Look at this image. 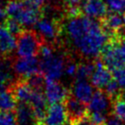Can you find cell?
Returning <instances> with one entry per match:
<instances>
[{"mask_svg":"<svg viewBox=\"0 0 125 125\" xmlns=\"http://www.w3.org/2000/svg\"><path fill=\"white\" fill-rule=\"evenodd\" d=\"M47 99L42 93L40 90H34L32 94V97L30 101V105L34 111L35 117L39 122H42L43 119L46 115L47 111Z\"/></svg>","mask_w":125,"mask_h":125,"instance_id":"cell-16","label":"cell"},{"mask_svg":"<svg viewBox=\"0 0 125 125\" xmlns=\"http://www.w3.org/2000/svg\"><path fill=\"white\" fill-rule=\"evenodd\" d=\"M42 43L38 34L33 31H25L19 35L17 40L16 51L20 58L34 57L41 50Z\"/></svg>","mask_w":125,"mask_h":125,"instance_id":"cell-5","label":"cell"},{"mask_svg":"<svg viewBox=\"0 0 125 125\" xmlns=\"http://www.w3.org/2000/svg\"><path fill=\"white\" fill-rule=\"evenodd\" d=\"M81 10L86 17L98 20L106 17L108 7L104 0H82Z\"/></svg>","mask_w":125,"mask_h":125,"instance_id":"cell-10","label":"cell"},{"mask_svg":"<svg viewBox=\"0 0 125 125\" xmlns=\"http://www.w3.org/2000/svg\"><path fill=\"white\" fill-rule=\"evenodd\" d=\"M67 118L65 105L62 103L52 104L47 109L46 115L42 123V125H64Z\"/></svg>","mask_w":125,"mask_h":125,"instance_id":"cell-9","label":"cell"},{"mask_svg":"<svg viewBox=\"0 0 125 125\" xmlns=\"http://www.w3.org/2000/svg\"><path fill=\"white\" fill-rule=\"evenodd\" d=\"M7 14L22 27L35 26L40 20L39 5L33 0H11L6 7Z\"/></svg>","mask_w":125,"mask_h":125,"instance_id":"cell-3","label":"cell"},{"mask_svg":"<svg viewBox=\"0 0 125 125\" xmlns=\"http://www.w3.org/2000/svg\"><path fill=\"white\" fill-rule=\"evenodd\" d=\"M29 85L33 88L34 90H40L42 91V88H44V85H45V81L42 75L39 74H35L33 76L29 78Z\"/></svg>","mask_w":125,"mask_h":125,"instance_id":"cell-24","label":"cell"},{"mask_svg":"<svg viewBox=\"0 0 125 125\" xmlns=\"http://www.w3.org/2000/svg\"><path fill=\"white\" fill-rule=\"evenodd\" d=\"M112 76L121 88H125V67L113 70Z\"/></svg>","mask_w":125,"mask_h":125,"instance_id":"cell-25","label":"cell"},{"mask_svg":"<svg viewBox=\"0 0 125 125\" xmlns=\"http://www.w3.org/2000/svg\"><path fill=\"white\" fill-rule=\"evenodd\" d=\"M0 125H17L15 114L0 111Z\"/></svg>","mask_w":125,"mask_h":125,"instance_id":"cell-26","label":"cell"},{"mask_svg":"<svg viewBox=\"0 0 125 125\" xmlns=\"http://www.w3.org/2000/svg\"><path fill=\"white\" fill-rule=\"evenodd\" d=\"M87 104L90 121L96 125H105L107 116L111 107L109 95L99 90L95 91Z\"/></svg>","mask_w":125,"mask_h":125,"instance_id":"cell-4","label":"cell"},{"mask_svg":"<svg viewBox=\"0 0 125 125\" xmlns=\"http://www.w3.org/2000/svg\"><path fill=\"white\" fill-rule=\"evenodd\" d=\"M17 40L7 27L0 25V52L9 53L16 49Z\"/></svg>","mask_w":125,"mask_h":125,"instance_id":"cell-17","label":"cell"},{"mask_svg":"<svg viewBox=\"0 0 125 125\" xmlns=\"http://www.w3.org/2000/svg\"><path fill=\"white\" fill-rule=\"evenodd\" d=\"M17 125H36L37 119L31 106L28 103H20L15 109Z\"/></svg>","mask_w":125,"mask_h":125,"instance_id":"cell-15","label":"cell"},{"mask_svg":"<svg viewBox=\"0 0 125 125\" xmlns=\"http://www.w3.org/2000/svg\"><path fill=\"white\" fill-rule=\"evenodd\" d=\"M120 86L118 85V83L112 79L110 82L108 84V86L105 87V92L109 97H115L119 94V91H120Z\"/></svg>","mask_w":125,"mask_h":125,"instance_id":"cell-28","label":"cell"},{"mask_svg":"<svg viewBox=\"0 0 125 125\" xmlns=\"http://www.w3.org/2000/svg\"><path fill=\"white\" fill-rule=\"evenodd\" d=\"M40 67L47 80L58 81L64 74L66 60L64 55L57 52L49 45H42L40 50Z\"/></svg>","mask_w":125,"mask_h":125,"instance_id":"cell-2","label":"cell"},{"mask_svg":"<svg viewBox=\"0 0 125 125\" xmlns=\"http://www.w3.org/2000/svg\"><path fill=\"white\" fill-rule=\"evenodd\" d=\"M35 30L42 38L46 40L47 42H54L57 39L59 34V29L57 24L49 18L40 19L36 23Z\"/></svg>","mask_w":125,"mask_h":125,"instance_id":"cell-11","label":"cell"},{"mask_svg":"<svg viewBox=\"0 0 125 125\" xmlns=\"http://www.w3.org/2000/svg\"><path fill=\"white\" fill-rule=\"evenodd\" d=\"M117 44H118V46H119V48L121 49V51H122V52L125 54V39L121 40L120 42H118Z\"/></svg>","mask_w":125,"mask_h":125,"instance_id":"cell-32","label":"cell"},{"mask_svg":"<svg viewBox=\"0 0 125 125\" xmlns=\"http://www.w3.org/2000/svg\"><path fill=\"white\" fill-rule=\"evenodd\" d=\"M64 31L71 45L86 58L98 57L108 44V31L96 20L86 16L70 17Z\"/></svg>","mask_w":125,"mask_h":125,"instance_id":"cell-1","label":"cell"},{"mask_svg":"<svg viewBox=\"0 0 125 125\" xmlns=\"http://www.w3.org/2000/svg\"><path fill=\"white\" fill-rule=\"evenodd\" d=\"M13 69L16 74L22 77L30 78L39 73L41 70L40 60L34 57L19 58L13 63Z\"/></svg>","mask_w":125,"mask_h":125,"instance_id":"cell-7","label":"cell"},{"mask_svg":"<svg viewBox=\"0 0 125 125\" xmlns=\"http://www.w3.org/2000/svg\"><path fill=\"white\" fill-rule=\"evenodd\" d=\"M123 99L125 100V92H124V94H123Z\"/></svg>","mask_w":125,"mask_h":125,"instance_id":"cell-38","label":"cell"},{"mask_svg":"<svg viewBox=\"0 0 125 125\" xmlns=\"http://www.w3.org/2000/svg\"><path fill=\"white\" fill-rule=\"evenodd\" d=\"M104 25L106 30L109 32H116L122 30L125 26V15L123 13L113 12L112 14L106 17Z\"/></svg>","mask_w":125,"mask_h":125,"instance_id":"cell-18","label":"cell"},{"mask_svg":"<svg viewBox=\"0 0 125 125\" xmlns=\"http://www.w3.org/2000/svg\"><path fill=\"white\" fill-rule=\"evenodd\" d=\"M73 125H96V124H94L90 120H87V119L85 118V119H83L80 121H78V122H76V123H74Z\"/></svg>","mask_w":125,"mask_h":125,"instance_id":"cell-31","label":"cell"},{"mask_svg":"<svg viewBox=\"0 0 125 125\" xmlns=\"http://www.w3.org/2000/svg\"><path fill=\"white\" fill-rule=\"evenodd\" d=\"M6 1H8V0H0V2H6Z\"/></svg>","mask_w":125,"mask_h":125,"instance_id":"cell-37","label":"cell"},{"mask_svg":"<svg viewBox=\"0 0 125 125\" xmlns=\"http://www.w3.org/2000/svg\"><path fill=\"white\" fill-rule=\"evenodd\" d=\"M77 65L74 62H67L65 65V70H64V74L67 76H75L76 72H77Z\"/></svg>","mask_w":125,"mask_h":125,"instance_id":"cell-29","label":"cell"},{"mask_svg":"<svg viewBox=\"0 0 125 125\" xmlns=\"http://www.w3.org/2000/svg\"><path fill=\"white\" fill-rule=\"evenodd\" d=\"M33 92L34 89L29 85V83L24 82L18 83L14 86L13 90V94L18 101L20 103H28V104H30Z\"/></svg>","mask_w":125,"mask_h":125,"instance_id":"cell-19","label":"cell"},{"mask_svg":"<svg viewBox=\"0 0 125 125\" xmlns=\"http://www.w3.org/2000/svg\"><path fill=\"white\" fill-rule=\"evenodd\" d=\"M65 108L68 119L70 120L72 125L85 119L87 113V108L86 107L85 103L79 101L74 98L67 99L65 102Z\"/></svg>","mask_w":125,"mask_h":125,"instance_id":"cell-13","label":"cell"},{"mask_svg":"<svg viewBox=\"0 0 125 125\" xmlns=\"http://www.w3.org/2000/svg\"><path fill=\"white\" fill-rule=\"evenodd\" d=\"M17 99L13 92L8 90H0V111L11 112L17 108Z\"/></svg>","mask_w":125,"mask_h":125,"instance_id":"cell-20","label":"cell"},{"mask_svg":"<svg viewBox=\"0 0 125 125\" xmlns=\"http://www.w3.org/2000/svg\"><path fill=\"white\" fill-rule=\"evenodd\" d=\"M101 54L102 62L109 70L125 67V54L119 48L117 42L107 44Z\"/></svg>","mask_w":125,"mask_h":125,"instance_id":"cell-6","label":"cell"},{"mask_svg":"<svg viewBox=\"0 0 125 125\" xmlns=\"http://www.w3.org/2000/svg\"><path fill=\"white\" fill-rule=\"evenodd\" d=\"M43 90L47 102L51 105L62 103L67 98V89L58 81L46 79Z\"/></svg>","mask_w":125,"mask_h":125,"instance_id":"cell-8","label":"cell"},{"mask_svg":"<svg viewBox=\"0 0 125 125\" xmlns=\"http://www.w3.org/2000/svg\"><path fill=\"white\" fill-rule=\"evenodd\" d=\"M6 27L8 28V30L10 32H11L13 35H16V34H19L20 35V33L22 32V26L20 25L18 21H16L15 20H10L7 21V26Z\"/></svg>","mask_w":125,"mask_h":125,"instance_id":"cell-27","label":"cell"},{"mask_svg":"<svg viewBox=\"0 0 125 125\" xmlns=\"http://www.w3.org/2000/svg\"><path fill=\"white\" fill-rule=\"evenodd\" d=\"M104 2L112 12H125V0H104Z\"/></svg>","mask_w":125,"mask_h":125,"instance_id":"cell-23","label":"cell"},{"mask_svg":"<svg viewBox=\"0 0 125 125\" xmlns=\"http://www.w3.org/2000/svg\"><path fill=\"white\" fill-rule=\"evenodd\" d=\"M105 125H125L123 121H121V120H119L117 118L112 117L109 118V120H107Z\"/></svg>","mask_w":125,"mask_h":125,"instance_id":"cell-30","label":"cell"},{"mask_svg":"<svg viewBox=\"0 0 125 125\" xmlns=\"http://www.w3.org/2000/svg\"><path fill=\"white\" fill-rule=\"evenodd\" d=\"M7 85H8V84H7V83H6V81H5L4 79L2 78V76L0 75V90L4 89V87L7 86Z\"/></svg>","mask_w":125,"mask_h":125,"instance_id":"cell-33","label":"cell"},{"mask_svg":"<svg viewBox=\"0 0 125 125\" xmlns=\"http://www.w3.org/2000/svg\"><path fill=\"white\" fill-rule=\"evenodd\" d=\"M35 3H37L38 5H42V4H44V3H46L48 1H50V0H33Z\"/></svg>","mask_w":125,"mask_h":125,"instance_id":"cell-34","label":"cell"},{"mask_svg":"<svg viewBox=\"0 0 125 125\" xmlns=\"http://www.w3.org/2000/svg\"><path fill=\"white\" fill-rule=\"evenodd\" d=\"M72 93L74 98L87 104L94 94L93 85L87 80L76 79L72 87Z\"/></svg>","mask_w":125,"mask_h":125,"instance_id":"cell-14","label":"cell"},{"mask_svg":"<svg viewBox=\"0 0 125 125\" xmlns=\"http://www.w3.org/2000/svg\"><path fill=\"white\" fill-rule=\"evenodd\" d=\"M112 74L109 72V69L103 63V62L98 61L95 63V69L91 75V84L93 86L98 88H105L111 80Z\"/></svg>","mask_w":125,"mask_h":125,"instance_id":"cell-12","label":"cell"},{"mask_svg":"<svg viewBox=\"0 0 125 125\" xmlns=\"http://www.w3.org/2000/svg\"><path fill=\"white\" fill-rule=\"evenodd\" d=\"M122 30H123V33H124V35H125V26H124V28H123Z\"/></svg>","mask_w":125,"mask_h":125,"instance_id":"cell-36","label":"cell"},{"mask_svg":"<svg viewBox=\"0 0 125 125\" xmlns=\"http://www.w3.org/2000/svg\"><path fill=\"white\" fill-rule=\"evenodd\" d=\"M112 111L115 118L125 122V100L117 99L112 106Z\"/></svg>","mask_w":125,"mask_h":125,"instance_id":"cell-22","label":"cell"},{"mask_svg":"<svg viewBox=\"0 0 125 125\" xmlns=\"http://www.w3.org/2000/svg\"><path fill=\"white\" fill-rule=\"evenodd\" d=\"M94 69H95V63L90 62H86L81 63L77 67V72H76V79H84L87 80L88 77H91L93 74Z\"/></svg>","mask_w":125,"mask_h":125,"instance_id":"cell-21","label":"cell"},{"mask_svg":"<svg viewBox=\"0 0 125 125\" xmlns=\"http://www.w3.org/2000/svg\"><path fill=\"white\" fill-rule=\"evenodd\" d=\"M2 54H3V53H1V52H0V62H1V61H3V58H2Z\"/></svg>","mask_w":125,"mask_h":125,"instance_id":"cell-35","label":"cell"}]
</instances>
